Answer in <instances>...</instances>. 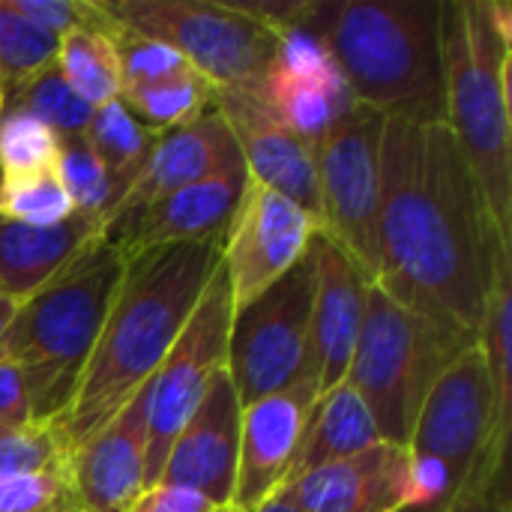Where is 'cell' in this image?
I'll return each mask as SVG.
<instances>
[{
    "mask_svg": "<svg viewBox=\"0 0 512 512\" xmlns=\"http://www.w3.org/2000/svg\"><path fill=\"white\" fill-rule=\"evenodd\" d=\"M15 309H18V303H15L12 297L0 294V336L6 333V327H9V321H12V315H15Z\"/></svg>",
    "mask_w": 512,
    "mask_h": 512,
    "instance_id": "60d3db41",
    "label": "cell"
},
{
    "mask_svg": "<svg viewBox=\"0 0 512 512\" xmlns=\"http://www.w3.org/2000/svg\"><path fill=\"white\" fill-rule=\"evenodd\" d=\"M504 243L444 123L387 120L378 180V288L405 309L477 336Z\"/></svg>",
    "mask_w": 512,
    "mask_h": 512,
    "instance_id": "6da1fadb",
    "label": "cell"
},
{
    "mask_svg": "<svg viewBox=\"0 0 512 512\" xmlns=\"http://www.w3.org/2000/svg\"><path fill=\"white\" fill-rule=\"evenodd\" d=\"M54 63L87 105L96 108L108 99H120V63L111 36L96 30H72L57 39Z\"/></svg>",
    "mask_w": 512,
    "mask_h": 512,
    "instance_id": "83f0119b",
    "label": "cell"
},
{
    "mask_svg": "<svg viewBox=\"0 0 512 512\" xmlns=\"http://www.w3.org/2000/svg\"><path fill=\"white\" fill-rule=\"evenodd\" d=\"M387 117L369 105L345 108L315 144L318 153V234L336 243L378 282V180Z\"/></svg>",
    "mask_w": 512,
    "mask_h": 512,
    "instance_id": "9c48e42d",
    "label": "cell"
},
{
    "mask_svg": "<svg viewBox=\"0 0 512 512\" xmlns=\"http://www.w3.org/2000/svg\"><path fill=\"white\" fill-rule=\"evenodd\" d=\"M378 441H381V435L375 429V420H372L366 402L360 399V393L351 384L342 381L318 396L312 417L303 429L300 447L294 453L291 471L282 486H291L300 477H306L324 465L357 456V453L375 447Z\"/></svg>",
    "mask_w": 512,
    "mask_h": 512,
    "instance_id": "603a6c76",
    "label": "cell"
},
{
    "mask_svg": "<svg viewBox=\"0 0 512 512\" xmlns=\"http://www.w3.org/2000/svg\"><path fill=\"white\" fill-rule=\"evenodd\" d=\"M234 303L225 267L213 273L198 306L192 309L186 327L174 339L168 357L150 381L147 408V453H144V489L159 483L171 444L180 429L201 405L213 375L225 369L228 333H231Z\"/></svg>",
    "mask_w": 512,
    "mask_h": 512,
    "instance_id": "8fae6325",
    "label": "cell"
},
{
    "mask_svg": "<svg viewBox=\"0 0 512 512\" xmlns=\"http://www.w3.org/2000/svg\"><path fill=\"white\" fill-rule=\"evenodd\" d=\"M150 381L129 405L69 456L78 512H129L144 492Z\"/></svg>",
    "mask_w": 512,
    "mask_h": 512,
    "instance_id": "ac0fdd59",
    "label": "cell"
},
{
    "mask_svg": "<svg viewBox=\"0 0 512 512\" xmlns=\"http://www.w3.org/2000/svg\"><path fill=\"white\" fill-rule=\"evenodd\" d=\"M318 222L291 198L249 177L222 240V267L234 309L279 282L306 252Z\"/></svg>",
    "mask_w": 512,
    "mask_h": 512,
    "instance_id": "7c38bea8",
    "label": "cell"
},
{
    "mask_svg": "<svg viewBox=\"0 0 512 512\" xmlns=\"http://www.w3.org/2000/svg\"><path fill=\"white\" fill-rule=\"evenodd\" d=\"M84 144L96 156V162L105 168L117 192L123 195L126 186L135 180L141 165L147 162L156 132L141 126L120 99H108L93 108L87 129H84Z\"/></svg>",
    "mask_w": 512,
    "mask_h": 512,
    "instance_id": "d4e9b609",
    "label": "cell"
},
{
    "mask_svg": "<svg viewBox=\"0 0 512 512\" xmlns=\"http://www.w3.org/2000/svg\"><path fill=\"white\" fill-rule=\"evenodd\" d=\"M57 60V39L27 18H21L6 0H0V78L3 90L15 87Z\"/></svg>",
    "mask_w": 512,
    "mask_h": 512,
    "instance_id": "f546056e",
    "label": "cell"
},
{
    "mask_svg": "<svg viewBox=\"0 0 512 512\" xmlns=\"http://www.w3.org/2000/svg\"><path fill=\"white\" fill-rule=\"evenodd\" d=\"M0 93H3V78H0Z\"/></svg>",
    "mask_w": 512,
    "mask_h": 512,
    "instance_id": "f6af8a7d",
    "label": "cell"
},
{
    "mask_svg": "<svg viewBox=\"0 0 512 512\" xmlns=\"http://www.w3.org/2000/svg\"><path fill=\"white\" fill-rule=\"evenodd\" d=\"M0 111H24L45 123L60 141L81 138L87 129V120L93 114V105H87L60 75L57 63L45 66L33 78L6 87L3 90V108Z\"/></svg>",
    "mask_w": 512,
    "mask_h": 512,
    "instance_id": "4316f807",
    "label": "cell"
},
{
    "mask_svg": "<svg viewBox=\"0 0 512 512\" xmlns=\"http://www.w3.org/2000/svg\"><path fill=\"white\" fill-rule=\"evenodd\" d=\"M510 441L498 432L495 387L480 342L468 345L432 384L414 423L408 456L414 510H444L486 462H507Z\"/></svg>",
    "mask_w": 512,
    "mask_h": 512,
    "instance_id": "52a82bcc",
    "label": "cell"
},
{
    "mask_svg": "<svg viewBox=\"0 0 512 512\" xmlns=\"http://www.w3.org/2000/svg\"><path fill=\"white\" fill-rule=\"evenodd\" d=\"M474 342L471 333L405 309L384 288H369L345 384L366 402L381 441L408 447L432 384Z\"/></svg>",
    "mask_w": 512,
    "mask_h": 512,
    "instance_id": "8992f818",
    "label": "cell"
},
{
    "mask_svg": "<svg viewBox=\"0 0 512 512\" xmlns=\"http://www.w3.org/2000/svg\"><path fill=\"white\" fill-rule=\"evenodd\" d=\"M3 432H9V429H3V426H0V435H3Z\"/></svg>",
    "mask_w": 512,
    "mask_h": 512,
    "instance_id": "ee69618b",
    "label": "cell"
},
{
    "mask_svg": "<svg viewBox=\"0 0 512 512\" xmlns=\"http://www.w3.org/2000/svg\"><path fill=\"white\" fill-rule=\"evenodd\" d=\"M438 512H510V480L507 462L486 459L468 486Z\"/></svg>",
    "mask_w": 512,
    "mask_h": 512,
    "instance_id": "8d00e7d4",
    "label": "cell"
},
{
    "mask_svg": "<svg viewBox=\"0 0 512 512\" xmlns=\"http://www.w3.org/2000/svg\"><path fill=\"white\" fill-rule=\"evenodd\" d=\"M441 45L447 84L444 126L480 189L498 237L512 246L510 3H441Z\"/></svg>",
    "mask_w": 512,
    "mask_h": 512,
    "instance_id": "277c9868",
    "label": "cell"
},
{
    "mask_svg": "<svg viewBox=\"0 0 512 512\" xmlns=\"http://www.w3.org/2000/svg\"><path fill=\"white\" fill-rule=\"evenodd\" d=\"M123 270L126 255L102 234L18 303L0 336V363L21 372L33 426L51 429L66 414Z\"/></svg>",
    "mask_w": 512,
    "mask_h": 512,
    "instance_id": "5b68a950",
    "label": "cell"
},
{
    "mask_svg": "<svg viewBox=\"0 0 512 512\" xmlns=\"http://www.w3.org/2000/svg\"><path fill=\"white\" fill-rule=\"evenodd\" d=\"M315 261V294H312V330L309 351L318 363L321 393L342 384L360 339L366 297L372 279L324 234L309 243Z\"/></svg>",
    "mask_w": 512,
    "mask_h": 512,
    "instance_id": "d6986e66",
    "label": "cell"
},
{
    "mask_svg": "<svg viewBox=\"0 0 512 512\" xmlns=\"http://www.w3.org/2000/svg\"><path fill=\"white\" fill-rule=\"evenodd\" d=\"M252 512H306L294 498H291V492L285 489V486H279L258 510H252Z\"/></svg>",
    "mask_w": 512,
    "mask_h": 512,
    "instance_id": "ab89813d",
    "label": "cell"
},
{
    "mask_svg": "<svg viewBox=\"0 0 512 512\" xmlns=\"http://www.w3.org/2000/svg\"><path fill=\"white\" fill-rule=\"evenodd\" d=\"M213 108L228 123L249 177L294 204L318 222V153L315 144L285 126L258 93L213 90Z\"/></svg>",
    "mask_w": 512,
    "mask_h": 512,
    "instance_id": "5bb4252c",
    "label": "cell"
},
{
    "mask_svg": "<svg viewBox=\"0 0 512 512\" xmlns=\"http://www.w3.org/2000/svg\"><path fill=\"white\" fill-rule=\"evenodd\" d=\"M120 102L141 126L159 135L207 114L213 108V87L195 69H183L144 87H123Z\"/></svg>",
    "mask_w": 512,
    "mask_h": 512,
    "instance_id": "484cf974",
    "label": "cell"
},
{
    "mask_svg": "<svg viewBox=\"0 0 512 512\" xmlns=\"http://www.w3.org/2000/svg\"><path fill=\"white\" fill-rule=\"evenodd\" d=\"M60 138L24 111H0V177L57 168Z\"/></svg>",
    "mask_w": 512,
    "mask_h": 512,
    "instance_id": "1f68e13d",
    "label": "cell"
},
{
    "mask_svg": "<svg viewBox=\"0 0 512 512\" xmlns=\"http://www.w3.org/2000/svg\"><path fill=\"white\" fill-rule=\"evenodd\" d=\"M75 213L57 168L0 177V219L24 225H57Z\"/></svg>",
    "mask_w": 512,
    "mask_h": 512,
    "instance_id": "f1b7e54d",
    "label": "cell"
},
{
    "mask_svg": "<svg viewBox=\"0 0 512 512\" xmlns=\"http://www.w3.org/2000/svg\"><path fill=\"white\" fill-rule=\"evenodd\" d=\"M213 512H240L237 507H231V504H225V507H216Z\"/></svg>",
    "mask_w": 512,
    "mask_h": 512,
    "instance_id": "b9f144b4",
    "label": "cell"
},
{
    "mask_svg": "<svg viewBox=\"0 0 512 512\" xmlns=\"http://www.w3.org/2000/svg\"><path fill=\"white\" fill-rule=\"evenodd\" d=\"M0 108H3V93H0Z\"/></svg>",
    "mask_w": 512,
    "mask_h": 512,
    "instance_id": "7bdbcfd3",
    "label": "cell"
},
{
    "mask_svg": "<svg viewBox=\"0 0 512 512\" xmlns=\"http://www.w3.org/2000/svg\"><path fill=\"white\" fill-rule=\"evenodd\" d=\"M246 183H249L246 165L225 168L201 183H192L180 192H171L123 216L120 222L105 228V237L126 258L156 246L225 240V231L234 219Z\"/></svg>",
    "mask_w": 512,
    "mask_h": 512,
    "instance_id": "9a60e30c",
    "label": "cell"
},
{
    "mask_svg": "<svg viewBox=\"0 0 512 512\" xmlns=\"http://www.w3.org/2000/svg\"><path fill=\"white\" fill-rule=\"evenodd\" d=\"M234 165H243V156L228 123L216 108H210L207 114L186 126L159 132L147 162L108 213L105 228L171 192H180Z\"/></svg>",
    "mask_w": 512,
    "mask_h": 512,
    "instance_id": "e0dca14e",
    "label": "cell"
},
{
    "mask_svg": "<svg viewBox=\"0 0 512 512\" xmlns=\"http://www.w3.org/2000/svg\"><path fill=\"white\" fill-rule=\"evenodd\" d=\"M240 414L243 402L228 378V369H219L201 405L171 444L159 483L195 489L216 507L231 504L240 456Z\"/></svg>",
    "mask_w": 512,
    "mask_h": 512,
    "instance_id": "2e32d148",
    "label": "cell"
},
{
    "mask_svg": "<svg viewBox=\"0 0 512 512\" xmlns=\"http://www.w3.org/2000/svg\"><path fill=\"white\" fill-rule=\"evenodd\" d=\"M258 96L285 126L312 144H318L327 126L354 105L333 60L303 33L285 36V48Z\"/></svg>",
    "mask_w": 512,
    "mask_h": 512,
    "instance_id": "44dd1931",
    "label": "cell"
},
{
    "mask_svg": "<svg viewBox=\"0 0 512 512\" xmlns=\"http://www.w3.org/2000/svg\"><path fill=\"white\" fill-rule=\"evenodd\" d=\"M297 33L333 60L354 102L387 120L444 123L438 0H309Z\"/></svg>",
    "mask_w": 512,
    "mask_h": 512,
    "instance_id": "3957f363",
    "label": "cell"
},
{
    "mask_svg": "<svg viewBox=\"0 0 512 512\" xmlns=\"http://www.w3.org/2000/svg\"><path fill=\"white\" fill-rule=\"evenodd\" d=\"M6 3L33 27L51 33L54 39L72 30H96L105 36H114L120 30V24L102 9V3L93 0H6Z\"/></svg>",
    "mask_w": 512,
    "mask_h": 512,
    "instance_id": "e575fe53",
    "label": "cell"
},
{
    "mask_svg": "<svg viewBox=\"0 0 512 512\" xmlns=\"http://www.w3.org/2000/svg\"><path fill=\"white\" fill-rule=\"evenodd\" d=\"M216 504L204 498L195 489L186 486H171V483H156L147 486L129 512H213Z\"/></svg>",
    "mask_w": 512,
    "mask_h": 512,
    "instance_id": "74e56055",
    "label": "cell"
},
{
    "mask_svg": "<svg viewBox=\"0 0 512 512\" xmlns=\"http://www.w3.org/2000/svg\"><path fill=\"white\" fill-rule=\"evenodd\" d=\"M102 9L126 30L174 48L213 90L261 93L285 36L237 3L108 0Z\"/></svg>",
    "mask_w": 512,
    "mask_h": 512,
    "instance_id": "ba28073f",
    "label": "cell"
},
{
    "mask_svg": "<svg viewBox=\"0 0 512 512\" xmlns=\"http://www.w3.org/2000/svg\"><path fill=\"white\" fill-rule=\"evenodd\" d=\"M477 342L486 354V366L495 387L498 405V432L510 441L512 432V249L501 246L495 252L492 285L486 297L483 324Z\"/></svg>",
    "mask_w": 512,
    "mask_h": 512,
    "instance_id": "cb8c5ba5",
    "label": "cell"
},
{
    "mask_svg": "<svg viewBox=\"0 0 512 512\" xmlns=\"http://www.w3.org/2000/svg\"><path fill=\"white\" fill-rule=\"evenodd\" d=\"M315 261L306 252L264 294L234 309L228 333V378L243 405L285 390L309 360Z\"/></svg>",
    "mask_w": 512,
    "mask_h": 512,
    "instance_id": "30bf717a",
    "label": "cell"
},
{
    "mask_svg": "<svg viewBox=\"0 0 512 512\" xmlns=\"http://www.w3.org/2000/svg\"><path fill=\"white\" fill-rule=\"evenodd\" d=\"M0 426L9 432L33 429L30 402L24 390V378L15 366L0 363Z\"/></svg>",
    "mask_w": 512,
    "mask_h": 512,
    "instance_id": "f35d334b",
    "label": "cell"
},
{
    "mask_svg": "<svg viewBox=\"0 0 512 512\" xmlns=\"http://www.w3.org/2000/svg\"><path fill=\"white\" fill-rule=\"evenodd\" d=\"M0 512H78L69 462L0 480Z\"/></svg>",
    "mask_w": 512,
    "mask_h": 512,
    "instance_id": "d6a6232c",
    "label": "cell"
},
{
    "mask_svg": "<svg viewBox=\"0 0 512 512\" xmlns=\"http://www.w3.org/2000/svg\"><path fill=\"white\" fill-rule=\"evenodd\" d=\"M222 264V240L156 246L126 258L120 288L66 414L51 426L69 459L153 381Z\"/></svg>",
    "mask_w": 512,
    "mask_h": 512,
    "instance_id": "7a4b0ae2",
    "label": "cell"
},
{
    "mask_svg": "<svg viewBox=\"0 0 512 512\" xmlns=\"http://www.w3.org/2000/svg\"><path fill=\"white\" fill-rule=\"evenodd\" d=\"M102 234V222L84 213H72L57 225L0 219V294L15 303L27 300Z\"/></svg>",
    "mask_w": 512,
    "mask_h": 512,
    "instance_id": "7402d4cb",
    "label": "cell"
},
{
    "mask_svg": "<svg viewBox=\"0 0 512 512\" xmlns=\"http://www.w3.org/2000/svg\"><path fill=\"white\" fill-rule=\"evenodd\" d=\"M57 174L69 192V198H72L75 213L93 216L105 228V219L114 210V204L120 201V192L111 183V177L105 174V168L96 162V156L87 150L84 138L60 141Z\"/></svg>",
    "mask_w": 512,
    "mask_h": 512,
    "instance_id": "4dcf8cb0",
    "label": "cell"
},
{
    "mask_svg": "<svg viewBox=\"0 0 512 512\" xmlns=\"http://www.w3.org/2000/svg\"><path fill=\"white\" fill-rule=\"evenodd\" d=\"M321 396L318 363L309 354L294 384L243 405L240 414V456L231 507L258 510L288 477L303 429Z\"/></svg>",
    "mask_w": 512,
    "mask_h": 512,
    "instance_id": "4fadbf2b",
    "label": "cell"
},
{
    "mask_svg": "<svg viewBox=\"0 0 512 512\" xmlns=\"http://www.w3.org/2000/svg\"><path fill=\"white\" fill-rule=\"evenodd\" d=\"M306 512H411L414 477L408 447H375L324 465L285 486Z\"/></svg>",
    "mask_w": 512,
    "mask_h": 512,
    "instance_id": "ffe728a7",
    "label": "cell"
},
{
    "mask_svg": "<svg viewBox=\"0 0 512 512\" xmlns=\"http://www.w3.org/2000/svg\"><path fill=\"white\" fill-rule=\"evenodd\" d=\"M60 462H69V459L60 453L51 429L33 426V429L0 435V480L27 474V471H45Z\"/></svg>",
    "mask_w": 512,
    "mask_h": 512,
    "instance_id": "d590c367",
    "label": "cell"
},
{
    "mask_svg": "<svg viewBox=\"0 0 512 512\" xmlns=\"http://www.w3.org/2000/svg\"><path fill=\"white\" fill-rule=\"evenodd\" d=\"M117 63H120V90L123 87H144L153 81H162L168 75H177L183 69H192L174 48H168L159 39L132 33L120 27L111 36Z\"/></svg>",
    "mask_w": 512,
    "mask_h": 512,
    "instance_id": "836d02e7",
    "label": "cell"
}]
</instances>
